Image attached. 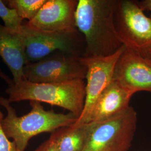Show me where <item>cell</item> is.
<instances>
[{
    "instance_id": "7a4b0ae2",
    "label": "cell",
    "mask_w": 151,
    "mask_h": 151,
    "mask_svg": "<svg viewBox=\"0 0 151 151\" xmlns=\"http://www.w3.org/2000/svg\"><path fill=\"white\" fill-rule=\"evenodd\" d=\"M8 99L0 96V105L5 108L7 115L2 125L6 134L15 143L17 151H25L29 140L36 135L54 132L62 127L75 124L78 118L70 113H57L46 110L39 103L30 101L29 113L18 116Z\"/></svg>"
},
{
    "instance_id": "e0dca14e",
    "label": "cell",
    "mask_w": 151,
    "mask_h": 151,
    "mask_svg": "<svg viewBox=\"0 0 151 151\" xmlns=\"http://www.w3.org/2000/svg\"><path fill=\"white\" fill-rule=\"evenodd\" d=\"M34 151H58L53 142L49 138L44 142Z\"/></svg>"
},
{
    "instance_id": "6da1fadb",
    "label": "cell",
    "mask_w": 151,
    "mask_h": 151,
    "mask_svg": "<svg viewBox=\"0 0 151 151\" xmlns=\"http://www.w3.org/2000/svg\"><path fill=\"white\" fill-rule=\"evenodd\" d=\"M117 0H78L76 27L85 42L83 57H106L123 45L115 25Z\"/></svg>"
},
{
    "instance_id": "8992f818",
    "label": "cell",
    "mask_w": 151,
    "mask_h": 151,
    "mask_svg": "<svg viewBox=\"0 0 151 151\" xmlns=\"http://www.w3.org/2000/svg\"><path fill=\"white\" fill-rule=\"evenodd\" d=\"M137 113L130 106L111 118L95 123L83 151H128L135 136Z\"/></svg>"
},
{
    "instance_id": "8fae6325",
    "label": "cell",
    "mask_w": 151,
    "mask_h": 151,
    "mask_svg": "<svg viewBox=\"0 0 151 151\" xmlns=\"http://www.w3.org/2000/svg\"><path fill=\"white\" fill-rule=\"evenodd\" d=\"M0 57L10 70L14 83L25 79L24 68L28 61L20 31L0 24Z\"/></svg>"
},
{
    "instance_id": "9a60e30c",
    "label": "cell",
    "mask_w": 151,
    "mask_h": 151,
    "mask_svg": "<svg viewBox=\"0 0 151 151\" xmlns=\"http://www.w3.org/2000/svg\"><path fill=\"white\" fill-rule=\"evenodd\" d=\"M0 18L5 27L15 31H20L23 20L17 15L16 11L6 5L4 1L0 0Z\"/></svg>"
},
{
    "instance_id": "9c48e42d",
    "label": "cell",
    "mask_w": 151,
    "mask_h": 151,
    "mask_svg": "<svg viewBox=\"0 0 151 151\" xmlns=\"http://www.w3.org/2000/svg\"><path fill=\"white\" fill-rule=\"evenodd\" d=\"M77 0H46L38 14L27 22L30 27L48 32L77 30L75 14Z\"/></svg>"
},
{
    "instance_id": "30bf717a",
    "label": "cell",
    "mask_w": 151,
    "mask_h": 151,
    "mask_svg": "<svg viewBox=\"0 0 151 151\" xmlns=\"http://www.w3.org/2000/svg\"><path fill=\"white\" fill-rule=\"evenodd\" d=\"M113 81L133 95L138 92H151V62L125 47L115 66Z\"/></svg>"
},
{
    "instance_id": "ba28073f",
    "label": "cell",
    "mask_w": 151,
    "mask_h": 151,
    "mask_svg": "<svg viewBox=\"0 0 151 151\" xmlns=\"http://www.w3.org/2000/svg\"><path fill=\"white\" fill-rule=\"evenodd\" d=\"M124 49L125 47L123 45L115 53L106 57H82L87 69L85 101L80 116L72 126L78 127L86 124L97 98L113 81L115 66Z\"/></svg>"
},
{
    "instance_id": "ac0fdd59",
    "label": "cell",
    "mask_w": 151,
    "mask_h": 151,
    "mask_svg": "<svg viewBox=\"0 0 151 151\" xmlns=\"http://www.w3.org/2000/svg\"><path fill=\"white\" fill-rule=\"evenodd\" d=\"M136 2L142 11L148 10L151 12V0H143Z\"/></svg>"
},
{
    "instance_id": "5b68a950",
    "label": "cell",
    "mask_w": 151,
    "mask_h": 151,
    "mask_svg": "<svg viewBox=\"0 0 151 151\" xmlns=\"http://www.w3.org/2000/svg\"><path fill=\"white\" fill-rule=\"evenodd\" d=\"M20 32L25 43L28 64L38 62L57 52L83 57L85 39L77 29L66 32H44L23 22Z\"/></svg>"
},
{
    "instance_id": "4fadbf2b",
    "label": "cell",
    "mask_w": 151,
    "mask_h": 151,
    "mask_svg": "<svg viewBox=\"0 0 151 151\" xmlns=\"http://www.w3.org/2000/svg\"><path fill=\"white\" fill-rule=\"evenodd\" d=\"M95 123L78 127H62L52 132L49 139L53 142L58 151H83Z\"/></svg>"
},
{
    "instance_id": "2e32d148",
    "label": "cell",
    "mask_w": 151,
    "mask_h": 151,
    "mask_svg": "<svg viewBox=\"0 0 151 151\" xmlns=\"http://www.w3.org/2000/svg\"><path fill=\"white\" fill-rule=\"evenodd\" d=\"M4 118L3 113L0 111V151H17L15 143L9 139L4 130L2 125Z\"/></svg>"
},
{
    "instance_id": "52a82bcc",
    "label": "cell",
    "mask_w": 151,
    "mask_h": 151,
    "mask_svg": "<svg viewBox=\"0 0 151 151\" xmlns=\"http://www.w3.org/2000/svg\"><path fill=\"white\" fill-rule=\"evenodd\" d=\"M78 57L57 52L24 68V78L34 83H54L84 80L86 67Z\"/></svg>"
},
{
    "instance_id": "277c9868",
    "label": "cell",
    "mask_w": 151,
    "mask_h": 151,
    "mask_svg": "<svg viewBox=\"0 0 151 151\" xmlns=\"http://www.w3.org/2000/svg\"><path fill=\"white\" fill-rule=\"evenodd\" d=\"M115 25L125 48L151 62V17L146 16L136 1L117 0Z\"/></svg>"
},
{
    "instance_id": "d6986e66",
    "label": "cell",
    "mask_w": 151,
    "mask_h": 151,
    "mask_svg": "<svg viewBox=\"0 0 151 151\" xmlns=\"http://www.w3.org/2000/svg\"><path fill=\"white\" fill-rule=\"evenodd\" d=\"M0 79L5 81L6 83L8 85V86H11V85H12L14 83L12 79H11L8 76L6 75L5 73L1 69V68H0Z\"/></svg>"
},
{
    "instance_id": "3957f363",
    "label": "cell",
    "mask_w": 151,
    "mask_h": 151,
    "mask_svg": "<svg viewBox=\"0 0 151 151\" xmlns=\"http://www.w3.org/2000/svg\"><path fill=\"white\" fill-rule=\"evenodd\" d=\"M86 84L83 80L54 83H34L24 79L8 86L10 103L35 101L63 108L79 118L84 108Z\"/></svg>"
},
{
    "instance_id": "7c38bea8",
    "label": "cell",
    "mask_w": 151,
    "mask_h": 151,
    "mask_svg": "<svg viewBox=\"0 0 151 151\" xmlns=\"http://www.w3.org/2000/svg\"><path fill=\"white\" fill-rule=\"evenodd\" d=\"M133 95L113 81L97 98L92 108L88 123H97L111 118L129 108Z\"/></svg>"
},
{
    "instance_id": "5bb4252c",
    "label": "cell",
    "mask_w": 151,
    "mask_h": 151,
    "mask_svg": "<svg viewBox=\"0 0 151 151\" xmlns=\"http://www.w3.org/2000/svg\"><path fill=\"white\" fill-rule=\"evenodd\" d=\"M6 5L15 10L22 20H32L36 16L46 0H6Z\"/></svg>"
}]
</instances>
